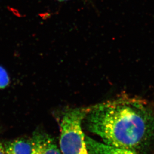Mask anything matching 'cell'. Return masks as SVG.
Instances as JSON below:
<instances>
[{
  "label": "cell",
  "mask_w": 154,
  "mask_h": 154,
  "mask_svg": "<svg viewBox=\"0 0 154 154\" xmlns=\"http://www.w3.org/2000/svg\"><path fill=\"white\" fill-rule=\"evenodd\" d=\"M89 131L105 144L137 153L154 139V111L140 99L121 98L89 108Z\"/></svg>",
  "instance_id": "cell-1"
},
{
  "label": "cell",
  "mask_w": 154,
  "mask_h": 154,
  "mask_svg": "<svg viewBox=\"0 0 154 154\" xmlns=\"http://www.w3.org/2000/svg\"><path fill=\"white\" fill-rule=\"evenodd\" d=\"M89 108H77L65 112L60 122V149L63 154H89L82 123Z\"/></svg>",
  "instance_id": "cell-2"
},
{
  "label": "cell",
  "mask_w": 154,
  "mask_h": 154,
  "mask_svg": "<svg viewBox=\"0 0 154 154\" xmlns=\"http://www.w3.org/2000/svg\"><path fill=\"white\" fill-rule=\"evenodd\" d=\"M31 140L32 154H61L54 138L43 131H35Z\"/></svg>",
  "instance_id": "cell-3"
},
{
  "label": "cell",
  "mask_w": 154,
  "mask_h": 154,
  "mask_svg": "<svg viewBox=\"0 0 154 154\" xmlns=\"http://www.w3.org/2000/svg\"><path fill=\"white\" fill-rule=\"evenodd\" d=\"M85 140L89 154H137L131 150L98 142L88 136L85 137Z\"/></svg>",
  "instance_id": "cell-4"
},
{
  "label": "cell",
  "mask_w": 154,
  "mask_h": 154,
  "mask_svg": "<svg viewBox=\"0 0 154 154\" xmlns=\"http://www.w3.org/2000/svg\"><path fill=\"white\" fill-rule=\"evenodd\" d=\"M5 154H32L31 139H19L7 142L5 145Z\"/></svg>",
  "instance_id": "cell-5"
},
{
  "label": "cell",
  "mask_w": 154,
  "mask_h": 154,
  "mask_svg": "<svg viewBox=\"0 0 154 154\" xmlns=\"http://www.w3.org/2000/svg\"><path fill=\"white\" fill-rule=\"evenodd\" d=\"M10 79L6 69L0 66V89H4L9 85Z\"/></svg>",
  "instance_id": "cell-6"
},
{
  "label": "cell",
  "mask_w": 154,
  "mask_h": 154,
  "mask_svg": "<svg viewBox=\"0 0 154 154\" xmlns=\"http://www.w3.org/2000/svg\"><path fill=\"white\" fill-rule=\"evenodd\" d=\"M0 154H5L4 147H3L1 143H0Z\"/></svg>",
  "instance_id": "cell-7"
},
{
  "label": "cell",
  "mask_w": 154,
  "mask_h": 154,
  "mask_svg": "<svg viewBox=\"0 0 154 154\" xmlns=\"http://www.w3.org/2000/svg\"><path fill=\"white\" fill-rule=\"evenodd\" d=\"M60 2H63V1H68V0H58Z\"/></svg>",
  "instance_id": "cell-8"
}]
</instances>
